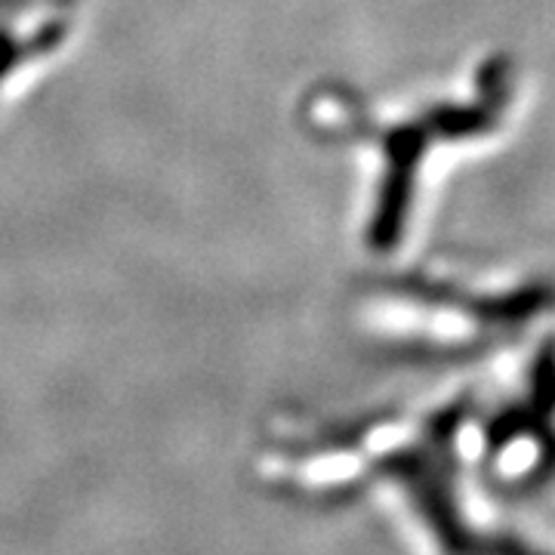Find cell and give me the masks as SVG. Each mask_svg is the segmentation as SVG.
I'll use <instances>...</instances> for the list:
<instances>
[{
	"label": "cell",
	"mask_w": 555,
	"mask_h": 555,
	"mask_svg": "<svg viewBox=\"0 0 555 555\" xmlns=\"http://www.w3.org/2000/svg\"><path fill=\"white\" fill-rule=\"evenodd\" d=\"M392 476L404 485V491L416 503L423 521L436 534L438 546L448 555H550L528 546L513 534H481L476 531L456 500L454 466L451 460L426 451L396 456Z\"/></svg>",
	"instance_id": "obj_1"
},
{
	"label": "cell",
	"mask_w": 555,
	"mask_h": 555,
	"mask_svg": "<svg viewBox=\"0 0 555 555\" xmlns=\"http://www.w3.org/2000/svg\"><path fill=\"white\" fill-rule=\"evenodd\" d=\"M525 411L534 416L537 423L553 426L555 420V343H546L537 352L531 374H528V398Z\"/></svg>",
	"instance_id": "obj_2"
}]
</instances>
